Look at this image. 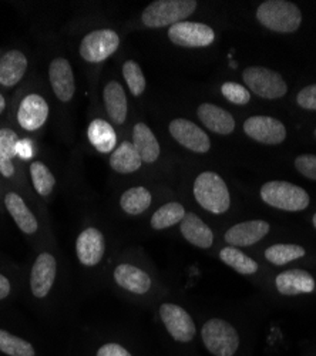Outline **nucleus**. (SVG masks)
<instances>
[{
    "instance_id": "f257e3e1",
    "label": "nucleus",
    "mask_w": 316,
    "mask_h": 356,
    "mask_svg": "<svg viewBox=\"0 0 316 356\" xmlns=\"http://www.w3.org/2000/svg\"><path fill=\"white\" fill-rule=\"evenodd\" d=\"M192 190L197 202L203 207L204 210L213 214H224L229 210L231 197H229V191L225 181L217 172H201L195 178Z\"/></svg>"
},
{
    "instance_id": "f03ea898",
    "label": "nucleus",
    "mask_w": 316,
    "mask_h": 356,
    "mask_svg": "<svg viewBox=\"0 0 316 356\" xmlns=\"http://www.w3.org/2000/svg\"><path fill=\"white\" fill-rule=\"evenodd\" d=\"M256 19L272 32L294 33L302 23V13L286 0H267L258 8Z\"/></svg>"
},
{
    "instance_id": "7ed1b4c3",
    "label": "nucleus",
    "mask_w": 316,
    "mask_h": 356,
    "mask_svg": "<svg viewBox=\"0 0 316 356\" xmlns=\"http://www.w3.org/2000/svg\"><path fill=\"white\" fill-rule=\"evenodd\" d=\"M195 0H157L150 3L141 15L142 23L151 29L174 26L185 22L195 9Z\"/></svg>"
},
{
    "instance_id": "20e7f679",
    "label": "nucleus",
    "mask_w": 316,
    "mask_h": 356,
    "mask_svg": "<svg viewBox=\"0 0 316 356\" xmlns=\"http://www.w3.org/2000/svg\"><path fill=\"white\" fill-rule=\"evenodd\" d=\"M261 198L269 207L283 211H302L309 205L308 193L295 184L288 181H269L261 187Z\"/></svg>"
},
{
    "instance_id": "39448f33",
    "label": "nucleus",
    "mask_w": 316,
    "mask_h": 356,
    "mask_svg": "<svg viewBox=\"0 0 316 356\" xmlns=\"http://www.w3.org/2000/svg\"><path fill=\"white\" fill-rule=\"evenodd\" d=\"M201 338L206 348L214 356H234L240 346V335L234 326L219 318L204 323Z\"/></svg>"
},
{
    "instance_id": "423d86ee",
    "label": "nucleus",
    "mask_w": 316,
    "mask_h": 356,
    "mask_svg": "<svg viewBox=\"0 0 316 356\" xmlns=\"http://www.w3.org/2000/svg\"><path fill=\"white\" fill-rule=\"evenodd\" d=\"M242 79L251 90L263 99H281L288 92V86H286L283 77L278 72L267 67H248L244 70Z\"/></svg>"
},
{
    "instance_id": "0eeeda50",
    "label": "nucleus",
    "mask_w": 316,
    "mask_h": 356,
    "mask_svg": "<svg viewBox=\"0 0 316 356\" xmlns=\"http://www.w3.org/2000/svg\"><path fill=\"white\" fill-rule=\"evenodd\" d=\"M120 46L119 35L111 29H101L85 36L80 44V56L89 63H100Z\"/></svg>"
},
{
    "instance_id": "6e6552de",
    "label": "nucleus",
    "mask_w": 316,
    "mask_h": 356,
    "mask_svg": "<svg viewBox=\"0 0 316 356\" xmlns=\"http://www.w3.org/2000/svg\"><path fill=\"white\" fill-rule=\"evenodd\" d=\"M168 39L181 47H207L214 43L215 33L204 23L181 22L168 29Z\"/></svg>"
},
{
    "instance_id": "1a4fd4ad",
    "label": "nucleus",
    "mask_w": 316,
    "mask_h": 356,
    "mask_svg": "<svg viewBox=\"0 0 316 356\" xmlns=\"http://www.w3.org/2000/svg\"><path fill=\"white\" fill-rule=\"evenodd\" d=\"M160 318L174 341L185 343L194 339L197 334L195 323L184 308L176 304H163L160 307Z\"/></svg>"
},
{
    "instance_id": "9d476101",
    "label": "nucleus",
    "mask_w": 316,
    "mask_h": 356,
    "mask_svg": "<svg viewBox=\"0 0 316 356\" xmlns=\"http://www.w3.org/2000/svg\"><path fill=\"white\" fill-rule=\"evenodd\" d=\"M244 131L252 140L268 145L281 144L286 138L285 126L278 118L268 115H252L247 118L244 123Z\"/></svg>"
},
{
    "instance_id": "9b49d317",
    "label": "nucleus",
    "mask_w": 316,
    "mask_h": 356,
    "mask_svg": "<svg viewBox=\"0 0 316 356\" xmlns=\"http://www.w3.org/2000/svg\"><path fill=\"white\" fill-rule=\"evenodd\" d=\"M169 134L183 147L194 153H208L211 140L207 133L185 118H176L169 123Z\"/></svg>"
},
{
    "instance_id": "f8f14e48",
    "label": "nucleus",
    "mask_w": 316,
    "mask_h": 356,
    "mask_svg": "<svg viewBox=\"0 0 316 356\" xmlns=\"http://www.w3.org/2000/svg\"><path fill=\"white\" fill-rule=\"evenodd\" d=\"M271 227L267 221L263 220H251L233 225L229 228L224 238L226 244L231 247H251L260 243L264 236L269 232Z\"/></svg>"
},
{
    "instance_id": "ddd939ff",
    "label": "nucleus",
    "mask_w": 316,
    "mask_h": 356,
    "mask_svg": "<svg viewBox=\"0 0 316 356\" xmlns=\"http://www.w3.org/2000/svg\"><path fill=\"white\" fill-rule=\"evenodd\" d=\"M49 79L53 93L60 102H70L76 92L74 74L70 63L66 58H54L49 67Z\"/></svg>"
},
{
    "instance_id": "4468645a",
    "label": "nucleus",
    "mask_w": 316,
    "mask_h": 356,
    "mask_svg": "<svg viewBox=\"0 0 316 356\" xmlns=\"http://www.w3.org/2000/svg\"><path fill=\"white\" fill-rule=\"evenodd\" d=\"M49 117V104L39 95H28L17 110V122L27 131L39 130Z\"/></svg>"
},
{
    "instance_id": "2eb2a0df",
    "label": "nucleus",
    "mask_w": 316,
    "mask_h": 356,
    "mask_svg": "<svg viewBox=\"0 0 316 356\" xmlns=\"http://www.w3.org/2000/svg\"><path fill=\"white\" fill-rule=\"evenodd\" d=\"M106 251V241L103 234L97 228L84 229L76 241V252L78 261L84 266L97 265Z\"/></svg>"
},
{
    "instance_id": "dca6fc26",
    "label": "nucleus",
    "mask_w": 316,
    "mask_h": 356,
    "mask_svg": "<svg viewBox=\"0 0 316 356\" xmlns=\"http://www.w3.org/2000/svg\"><path fill=\"white\" fill-rule=\"evenodd\" d=\"M56 259L51 254L43 252L38 257L31 274V288L36 298H44L50 292L56 280Z\"/></svg>"
},
{
    "instance_id": "f3484780",
    "label": "nucleus",
    "mask_w": 316,
    "mask_h": 356,
    "mask_svg": "<svg viewBox=\"0 0 316 356\" xmlns=\"http://www.w3.org/2000/svg\"><path fill=\"white\" fill-rule=\"evenodd\" d=\"M198 118L208 130L217 133V134H231L235 130V120L234 117L229 114L226 110L211 104L204 103L201 104L197 110Z\"/></svg>"
},
{
    "instance_id": "a211bd4d",
    "label": "nucleus",
    "mask_w": 316,
    "mask_h": 356,
    "mask_svg": "<svg viewBox=\"0 0 316 356\" xmlns=\"http://www.w3.org/2000/svg\"><path fill=\"white\" fill-rule=\"evenodd\" d=\"M114 281L123 289L137 295H144L151 288L150 275L131 264L119 265L114 270Z\"/></svg>"
},
{
    "instance_id": "6ab92c4d",
    "label": "nucleus",
    "mask_w": 316,
    "mask_h": 356,
    "mask_svg": "<svg viewBox=\"0 0 316 356\" xmlns=\"http://www.w3.org/2000/svg\"><path fill=\"white\" fill-rule=\"evenodd\" d=\"M275 286L282 295L295 296L313 292L316 284L309 273L303 270H288L275 278Z\"/></svg>"
},
{
    "instance_id": "aec40b11",
    "label": "nucleus",
    "mask_w": 316,
    "mask_h": 356,
    "mask_svg": "<svg viewBox=\"0 0 316 356\" xmlns=\"http://www.w3.org/2000/svg\"><path fill=\"white\" fill-rule=\"evenodd\" d=\"M180 231L184 238L194 247L207 250L214 244V234L211 228L194 213H185Z\"/></svg>"
},
{
    "instance_id": "412c9836",
    "label": "nucleus",
    "mask_w": 316,
    "mask_h": 356,
    "mask_svg": "<svg viewBox=\"0 0 316 356\" xmlns=\"http://www.w3.org/2000/svg\"><path fill=\"white\" fill-rule=\"evenodd\" d=\"M104 104L108 117L114 124H123L127 117V97L119 81H110L103 92Z\"/></svg>"
},
{
    "instance_id": "4be33fe9",
    "label": "nucleus",
    "mask_w": 316,
    "mask_h": 356,
    "mask_svg": "<svg viewBox=\"0 0 316 356\" xmlns=\"http://www.w3.org/2000/svg\"><path fill=\"white\" fill-rule=\"evenodd\" d=\"M133 144L135 147L138 156L141 157L142 163L151 164L158 159L160 144H158V140L156 138L154 133L151 131V129L147 124L138 123L134 126Z\"/></svg>"
},
{
    "instance_id": "5701e85b",
    "label": "nucleus",
    "mask_w": 316,
    "mask_h": 356,
    "mask_svg": "<svg viewBox=\"0 0 316 356\" xmlns=\"http://www.w3.org/2000/svg\"><path fill=\"white\" fill-rule=\"evenodd\" d=\"M27 69V58L19 50H10L0 58V84L12 87L17 84Z\"/></svg>"
},
{
    "instance_id": "b1692460",
    "label": "nucleus",
    "mask_w": 316,
    "mask_h": 356,
    "mask_svg": "<svg viewBox=\"0 0 316 356\" xmlns=\"http://www.w3.org/2000/svg\"><path fill=\"white\" fill-rule=\"evenodd\" d=\"M5 204H6V209H8L9 214L13 217L15 222L24 234H35L38 231L39 224H38L36 217L33 216V213L31 210L27 209L26 202L23 201V198L19 194H16V193L6 194Z\"/></svg>"
},
{
    "instance_id": "393cba45",
    "label": "nucleus",
    "mask_w": 316,
    "mask_h": 356,
    "mask_svg": "<svg viewBox=\"0 0 316 356\" xmlns=\"http://www.w3.org/2000/svg\"><path fill=\"white\" fill-rule=\"evenodd\" d=\"M88 136L96 150L103 154L111 153L117 144L116 131L113 130L110 123H107L106 120H101V118H96V120L90 123Z\"/></svg>"
},
{
    "instance_id": "a878e982",
    "label": "nucleus",
    "mask_w": 316,
    "mask_h": 356,
    "mask_svg": "<svg viewBox=\"0 0 316 356\" xmlns=\"http://www.w3.org/2000/svg\"><path fill=\"white\" fill-rule=\"evenodd\" d=\"M142 161L138 156L135 147L130 141H124L119 145V148L113 152L110 157V165L114 171L122 174H130L140 170Z\"/></svg>"
},
{
    "instance_id": "bb28decb",
    "label": "nucleus",
    "mask_w": 316,
    "mask_h": 356,
    "mask_svg": "<svg viewBox=\"0 0 316 356\" xmlns=\"http://www.w3.org/2000/svg\"><path fill=\"white\" fill-rule=\"evenodd\" d=\"M151 201H153V197L147 188L133 187L122 195L120 205L124 210V213L130 216H138L144 213L146 210H149Z\"/></svg>"
},
{
    "instance_id": "cd10ccee",
    "label": "nucleus",
    "mask_w": 316,
    "mask_h": 356,
    "mask_svg": "<svg viewBox=\"0 0 316 356\" xmlns=\"http://www.w3.org/2000/svg\"><path fill=\"white\" fill-rule=\"evenodd\" d=\"M219 258L224 264L231 266L234 271H237L241 275H253L258 273V268H260L252 258H249L235 247L222 248L219 251Z\"/></svg>"
},
{
    "instance_id": "c85d7f7f",
    "label": "nucleus",
    "mask_w": 316,
    "mask_h": 356,
    "mask_svg": "<svg viewBox=\"0 0 316 356\" xmlns=\"http://www.w3.org/2000/svg\"><path fill=\"white\" fill-rule=\"evenodd\" d=\"M185 217V209L180 202H168L153 214L151 227L154 229H165L183 221Z\"/></svg>"
},
{
    "instance_id": "c756f323",
    "label": "nucleus",
    "mask_w": 316,
    "mask_h": 356,
    "mask_svg": "<svg viewBox=\"0 0 316 356\" xmlns=\"http://www.w3.org/2000/svg\"><path fill=\"white\" fill-rule=\"evenodd\" d=\"M306 254L305 248L297 244H276L265 250V258L276 266L290 264L302 258Z\"/></svg>"
},
{
    "instance_id": "7c9ffc66",
    "label": "nucleus",
    "mask_w": 316,
    "mask_h": 356,
    "mask_svg": "<svg viewBox=\"0 0 316 356\" xmlns=\"http://www.w3.org/2000/svg\"><path fill=\"white\" fill-rule=\"evenodd\" d=\"M0 350L9 356H35L32 343L0 330Z\"/></svg>"
},
{
    "instance_id": "2f4dec72",
    "label": "nucleus",
    "mask_w": 316,
    "mask_h": 356,
    "mask_svg": "<svg viewBox=\"0 0 316 356\" xmlns=\"http://www.w3.org/2000/svg\"><path fill=\"white\" fill-rule=\"evenodd\" d=\"M31 175H32L33 187L40 195L47 197L51 194L56 180L51 171L47 168V165H44L40 161H35L33 164H31Z\"/></svg>"
},
{
    "instance_id": "473e14b6",
    "label": "nucleus",
    "mask_w": 316,
    "mask_h": 356,
    "mask_svg": "<svg viewBox=\"0 0 316 356\" xmlns=\"http://www.w3.org/2000/svg\"><path fill=\"white\" fill-rule=\"evenodd\" d=\"M123 76H124V79L127 81V86L130 88V92L134 97H138V96L144 93L146 86H147L146 77H144V74H142L141 67L135 62L128 60V62L124 63Z\"/></svg>"
},
{
    "instance_id": "72a5a7b5",
    "label": "nucleus",
    "mask_w": 316,
    "mask_h": 356,
    "mask_svg": "<svg viewBox=\"0 0 316 356\" xmlns=\"http://www.w3.org/2000/svg\"><path fill=\"white\" fill-rule=\"evenodd\" d=\"M221 93L228 102H231L238 106H244V104L249 103V100H251V95L247 88L242 84L233 83V81L224 83L221 86Z\"/></svg>"
},
{
    "instance_id": "f704fd0d",
    "label": "nucleus",
    "mask_w": 316,
    "mask_h": 356,
    "mask_svg": "<svg viewBox=\"0 0 316 356\" xmlns=\"http://www.w3.org/2000/svg\"><path fill=\"white\" fill-rule=\"evenodd\" d=\"M17 143H19V137L15 131L9 129L0 130V153H2L5 157H8L9 160L17 156L16 153Z\"/></svg>"
},
{
    "instance_id": "c9c22d12",
    "label": "nucleus",
    "mask_w": 316,
    "mask_h": 356,
    "mask_svg": "<svg viewBox=\"0 0 316 356\" xmlns=\"http://www.w3.org/2000/svg\"><path fill=\"white\" fill-rule=\"evenodd\" d=\"M297 170L305 175L309 180L316 181V156L313 154H302L295 160Z\"/></svg>"
},
{
    "instance_id": "e433bc0d",
    "label": "nucleus",
    "mask_w": 316,
    "mask_h": 356,
    "mask_svg": "<svg viewBox=\"0 0 316 356\" xmlns=\"http://www.w3.org/2000/svg\"><path fill=\"white\" fill-rule=\"evenodd\" d=\"M297 102L302 108L316 110V84L306 86L298 93Z\"/></svg>"
},
{
    "instance_id": "4c0bfd02",
    "label": "nucleus",
    "mask_w": 316,
    "mask_h": 356,
    "mask_svg": "<svg viewBox=\"0 0 316 356\" xmlns=\"http://www.w3.org/2000/svg\"><path fill=\"white\" fill-rule=\"evenodd\" d=\"M97 356H131V353L119 343H106L97 350Z\"/></svg>"
},
{
    "instance_id": "58836bf2",
    "label": "nucleus",
    "mask_w": 316,
    "mask_h": 356,
    "mask_svg": "<svg viewBox=\"0 0 316 356\" xmlns=\"http://www.w3.org/2000/svg\"><path fill=\"white\" fill-rule=\"evenodd\" d=\"M16 153L20 159L23 160H31L33 157V145H32V140L28 138H23L19 140L17 147H16Z\"/></svg>"
},
{
    "instance_id": "ea45409f",
    "label": "nucleus",
    "mask_w": 316,
    "mask_h": 356,
    "mask_svg": "<svg viewBox=\"0 0 316 356\" xmlns=\"http://www.w3.org/2000/svg\"><path fill=\"white\" fill-rule=\"evenodd\" d=\"M0 174L5 177H12L15 174V167L12 164V160L5 157L2 153H0Z\"/></svg>"
},
{
    "instance_id": "a19ab883",
    "label": "nucleus",
    "mask_w": 316,
    "mask_h": 356,
    "mask_svg": "<svg viewBox=\"0 0 316 356\" xmlns=\"http://www.w3.org/2000/svg\"><path fill=\"white\" fill-rule=\"evenodd\" d=\"M9 293H10V282L5 275L0 274V300H5Z\"/></svg>"
},
{
    "instance_id": "79ce46f5",
    "label": "nucleus",
    "mask_w": 316,
    "mask_h": 356,
    "mask_svg": "<svg viewBox=\"0 0 316 356\" xmlns=\"http://www.w3.org/2000/svg\"><path fill=\"white\" fill-rule=\"evenodd\" d=\"M5 107H6V102H5V97H3L2 95H0V114L3 113Z\"/></svg>"
},
{
    "instance_id": "37998d69",
    "label": "nucleus",
    "mask_w": 316,
    "mask_h": 356,
    "mask_svg": "<svg viewBox=\"0 0 316 356\" xmlns=\"http://www.w3.org/2000/svg\"><path fill=\"white\" fill-rule=\"evenodd\" d=\"M312 222H313V227L316 228V213H315V216H313V220H312Z\"/></svg>"
},
{
    "instance_id": "c03bdc74",
    "label": "nucleus",
    "mask_w": 316,
    "mask_h": 356,
    "mask_svg": "<svg viewBox=\"0 0 316 356\" xmlns=\"http://www.w3.org/2000/svg\"><path fill=\"white\" fill-rule=\"evenodd\" d=\"M315 136H316V130H315Z\"/></svg>"
}]
</instances>
